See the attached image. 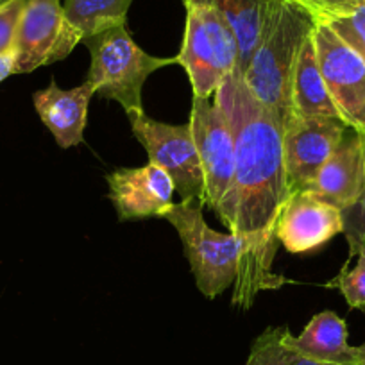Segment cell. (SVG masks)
Wrapping results in <instances>:
<instances>
[{
	"instance_id": "6da1fadb",
	"label": "cell",
	"mask_w": 365,
	"mask_h": 365,
	"mask_svg": "<svg viewBox=\"0 0 365 365\" xmlns=\"http://www.w3.org/2000/svg\"><path fill=\"white\" fill-rule=\"evenodd\" d=\"M213 101L227 115L235 135L233 178L213 212L244 242L231 304L245 312L259 292L289 283L272 270L279 247L276 227L292 194L283 165V125L251 96L240 72L224 81Z\"/></svg>"
},
{
	"instance_id": "7a4b0ae2",
	"label": "cell",
	"mask_w": 365,
	"mask_h": 365,
	"mask_svg": "<svg viewBox=\"0 0 365 365\" xmlns=\"http://www.w3.org/2000/svg\"><path fill=\"white\" fill-rule=\"evenodd\" d=\"M314 27V19L299 4L283 0L267 22L262 40L242 72L251 96L278 118L283 129L294 117V66Z\"/></svg>"
},
{
	"instance_id": "3957f363",
	"label": "cell",
	"mask_w": 365,
	"mask_h": 365,
	"mask_svg": "<svg viewBox=\"0 0 365 365\" xmlns=\"http://www.w3.org/2000/svg\"><path fill=\"white\" fill-rule=\"evenodd\" d=\"M90 51L91 63L86 83L101 99L115 101L125 113L143 111L142 91L150 73L168 65H178V58H156L136 45L128 27L117 26L83 40Z\"/></svg>"
},
{
	"instance_id": "277c9868",
	"label": "cell",
	"mask_w": 365,
	"mask_h": 365,
	"mask_svg": "<svg viewBox=\"0 0 365 365\" xmlns=\"http://www.w3.org/2000/svg\"><path fill=\"white\" fill-rule=\"evenodd\" d=\"M187 26L175 56L190 79L197 99H213L231 73L238 72V45L219 8L208 0H182Z\"/></svg>"
},
{
	"instance_id": "5b68a950",
	"label": "cell",
	"mask_w": 365,
	"mask_h": 365,
	"mask_svg": "<svg viewBox=\"0 0 365 365\" xmlns=\"http://www.w3.org/2000/svg\"><path fill=\"white\" fill-rule=\"evenodd\" d=\"M201 199H181L163 219L174 226L181 238L182 251L190 263L195 285L208 299H215L235 285L238 265L244 256V242L227 231L212 230L202 215Z\"/></svg>"
},
{
	"instance_id": "8992f818",
	"label": "cell",
	"mask_w": 365,
	"mask_h": 365,
	"mask_svg": "<svg viewBox=\"0 0 365 365\" xmlns=\"http://www.w3.org/2000/svg\"><path fill=\"white\" fill-rule=\"evenodd\" d=\"M128 118L149 161L170 175L175 192L182 199H201L205 202V174L190 124H165L147 117L145 111L128 113Z\"/></svg>"
},
{
	"instance_id": "52a82bcc",
	"label": "cell",
	"mask_w": 365,
	"mask_h": 365,
	"mask_svg": "<svg viewBox=\"0 0 365 365\" xmlns=\"http://www.w3.org/2000/svg\"><path fill=\"white\" fill-rule=\"evenodd\" d=\"M312 40L340 120L349 129L365 131V58L328 24H315Z\"/></svg>"
},
{
	"instance_id": "ba28073f",
	"label": "cell",
	"mask_w": 365,
	"mask_h": 365,
	"mask_svg": "<svg viewBox=\"0 0 365 365\" xmlns=\"http://www.w3.org/2000/svg\"><path fill=\"white\" fill-rule=\"evenodd\" d=\"M79 43L59 0H26L16 33L15 73H31L61 61Z\"/></svg>"
},
{
	"instance_id": "9c48e42d",
	"label": "cell",
	"mask_w": 365,
	"mask_h": 365,
	"mask_svg": "<svg viewBox=\"0 0 365 365\" xmlns=\"http://www.w3.org/2000/svg\"><path fill=\"white\" fill-rule=\"evenodd\" d=\"M188 124L205 174V206L215 210L233 178V128L220 104L213 99H197V97L192 101Z\"/></svg>"
},
{
	"instance_id": "30bf717a",
	"label": "cell",
	"mask_w": 365,
	"mask_h": 365,
	"mask_svg": "<svg viewBox=\"0 0 365 365\" xmlns=\"http://www.w3.org/2000/svg\"><path fill=\"white\" fill-rule=\"evenodd\" d=\"M347 125L335 117H294L283 129V165L290 192L307 190L342 142Z\"/></svg>"
},
{
	"instance_id": "8fae6325",
	"label": "cell",
	"mask_w": 365,
	"mask_h": 365,
	"mask_svg": "<svg viewBox=\"0 0 365 365\" xmlns=\"http://www.w3.org/2000/svg\"><path fill=\"white\" fill-rule=\"evenodd\" d=\"M344 233L342 210L310 190L290 194L279 215L276 238L290 255H308Z\"/></svg>"
},
{
	"instance_id": "7c38bea8",
	"label": "cell",
	"mask_w": 365,
	"mask_h": 365,
	"mask_svg": "<svg viewBox=\"0 0 365 365\" xmlns=\"http://www.w3.org/2000/svg\"><path fill=\"white\" fill-rule=\"evenodd\" d=\"M110 201L118 220H142L161 217L174 206V181L154 163L117 168L106 175Z\"/></svg>"
},
{
	"instance_id": "4fadbf2b",
	"label": "cell",
	"mask_w": 365,
	"mask_h": 365,
	"mask_svg": "<svg viewBox=\"0 0 365 365\" xmlns=\"http://www.w3.org/2000/svg\"><path fill=\"white\" fill-rule=\"evenodd\" d=\"M307 190L342 212L360 201L365 190V131L347 128L342 142Z\"/></svg>"
},
{
	"instance_id": "5bb4252c",
	"label": "cell",
	"mask_w": 365,
	"mask_h": 365,
	"mask_svg": "<svg viewBox=\"0 0 365 365\" xmlns=\"http://www.w3.org/2000/svg\"><path fill=\"white\" fill-rule=\"evenodd\" d=\"M93 96L96 91L86 81L72 90H61L52 81L45 90L34 93V110L59 147L70 149L84 142L88 106Z\"/></svg>"
},
{
	"instance_id": "9a60e30c",
	"label": "cell",
	"mask_w": 365,
	"mask_h": 365,
	"mask_svg": "<svg viewBox=\"0 0 365 365\" xmlns=\"http://www.w3.org/2000/svg\"><path fill=\"white\" fill-rule=\"evenodd\" d=\"M290 344L307 356L326 364L358 365L360 361V346H349L346 321L331 310L314 315L299 335H290Z\"/></svg>"
},
{
	"instance_id": "2e32d148",
	"label": "cell",
	"mask_w": 365,
	"mask_h": 365,
	"mask_svg": "<svg viewBox=\"0 0 365 365\" xmlns=\"http://www.w3.org/2000/svg\"><path fill=\"white\" fill-rule=\"evenodd\" d=\"M294 117H339L335 104L328 93L312 34L304 40L297 56L292 76ZM292 117V118H294Z\"/></svg>"
},
{
	"instance_id": "e0dca14e",
	"label": "cell",
	"mask_w": 365,
	"mask_h": 365,
	"mask_svg": "<svg viewBox=\"0 0 365 365\" xmlns=\"http://www.w3.org/2000/svg\"><path fill=\"white\" fill-rule=\"evenodd\" d=\"M222 11L238 45V72L245 70L262 40L263 29L283 0H208Z\"/></svg>"
},
{
	"instance_id": "ac0fdd59",
	"label": "cell",
	"mask_w": 365,
	"mask_h": 365,
	"mask_svg": "<svg viewBox=\"0 0 365 365\" xmlns=\"http://www.w3.org/2000/svg\"><path fill=\"white\" fill-rule=\"evenodd\" d=\"M133 0H65L63 13L81 41L117 26H128Z\"/></svg>"
},
{
	"instance_id": "d6986e66",
	"label": "cell",
	"mask_w": 365,
	"mask_h": 365,
	"mask_svg": "<svg viewBox=\"0 0 365 365\" xmlns=\"http://www.w3.org/2000/svg\"><path fill=\"white\" fill-rule=\"evenodd\" d=\"M290 331L287 326L267 328L252 342L245 365H336L314 360L290 344Z\"/></svg>"
},
{
	"instance_id": "ffe728a7",
	"label": "cell",
	"mask_w": 365,
	"mask_h": 365,
	"mask_svg": "<svg viewBox=\"0 0 365 365\" xmlns=\"http://www.w3.org/2000/svg\"><path fill=\"white\" fill-rule=\"evenodd\" d=\"M326 287L339 290L349 308H365V245L358 251L354 267L349 269L344 265L339 276L326 283Z\"/></svg>"
},
{
	"instance_id": "44dd1931",
	"label": "cell",
	"mask_w": 365,
	"mask_h": 365,
	"mask_svg": "<svg viewBox=\"0 0 365 365\" xmlns=\"http://www.w3.org/2000/svg\"><path fill=\"white\" fill-rule=\"evenodd\" d=\"M299 4L315 24H329L333 20L349 16L365 0H294Z\"/></svg>"
},
{
	"instance_id": "7402d4cb",
	"label": "cell",
	"mask_w": 365,
	"mask_h": 365,
	"mask_svg": "<svg viewBox=\"0 0 365 365\" xmlns=\"http://www.w3.org/2000/svg\"><path fill=\"white\" fill-rule=\"evenodd\" d=\"M26 0H9L0 6V56H15L16 33Z\"/></svg>"
},
{
	"instance_id": "603a6c76",
	"label": "cell",
	"mask_w": 365,
	"mask_h": 365,
	"mask_svg": "<svg viewBox=\"0 0 365 365\" xmlns=\"http://www.w3.org/2000/svg\"><path fill=\"white\" fill-rule=\"evenodd\" d=\"M342 215L344 237H346L347 247H349V258H347L346 263H349L365 245V190L361 194L360 201L351 206V208L344 210Z\"/></svg>"
},
{
	"instance_id": "cb8c5ba5",
	"label": "cell",
	"mask_w": 365,
	"mask_h": 365,
	"mask_svg": "<svg viewBox=\"0 0 365 365\" xmlns=\"http://www.w3.org/2000/svg\"><path fill=\"white\" fill-rule=\"evenodd\" d=\"M328 26L365 58V2L349 16L333 20Z\"/></svg>"
},
{
	"instance_id": "d4e9b609",
	"label": "cell",
	"mask_w": 365,
	"mask_h": 365,
	"mask_svg": "<svg viewBox=\"0 0 365 365\" xmlns=\"http://www.w3.org/2000/svg\"><path fill=\"white\" fill-rule=\"evenodd\" d=\"M15 73V56H0V83Z\"/></svg>"
},
{
	"instance_id": "484cf974",
	"label": "cell",
	"mask_w": 365,
	"mask_h": 365,
	"mask_svg": "<svg viewBox=\"0 0 365 365\" xmlns=\"http://www.w3.org/2000/svg\"><path fill=\"white\" fill-rule=\"evenodd\" d=\"M358 365H365V344L360 346V361H358Z\"/></svg>"
},
{
	"instance_id": "4316f807",
	"label": "cell",
	"mask_w": 365,
	"mask_h": 365,
	"mask_svg": "<svg viewBox=\"0 0 365 365\" xmlns=\"http://www.w3.org/2000/svg\"><path fill=\"white\" fill-rule=\"evenodd\" d=\"M6 2H9V0H0V6H2V4H6Z\"/></svg>"
}]
</instances>
